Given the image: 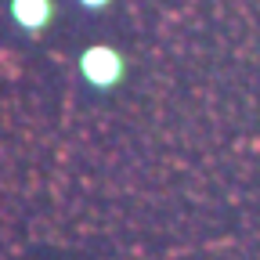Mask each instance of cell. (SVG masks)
<instances>
[{"instance_id": "cell-1", "label": "cell", "mask_w": 260, "mask_h": 260, "mask_svg": "<svg viewBox=\"0 0 260 260\" xmlns=\"http://www.w3.org/2000/svg\"><path fill=\"white\" fill-rule=\"evenodd\" d=\"M76 76L94 94H116L130 76V58L116 44H87L76 54Z\"/></svg>"}, {"instance_id": "cell-2", "label": "cell", "mask_w": 260, "mask_h": 260, "mask_svg": "<svg viewBox=\"0 0 260 260\" xmlns=\"http://www.w3.org/2000/svg\"><path fill=\"white\" fill-rule=\"evenodd\" d=\"M8 18L25 37H40L58 18V0H8Z\"/></svg>"}, {"instance_id": "cell-3", "label": "cell", "mask_w": 260, "mask_h": 260, "mask_svg": "<svg viewBox=\"0 0 260 260\" xmlns=\"http://www.w3.org/2000/svg\"><path fill=\"white\" fill-rule=\"evenodd\" d=\"M112 4H116V0H76V8L87 11V15H105Z\"/></svg>"}]
</instances>
